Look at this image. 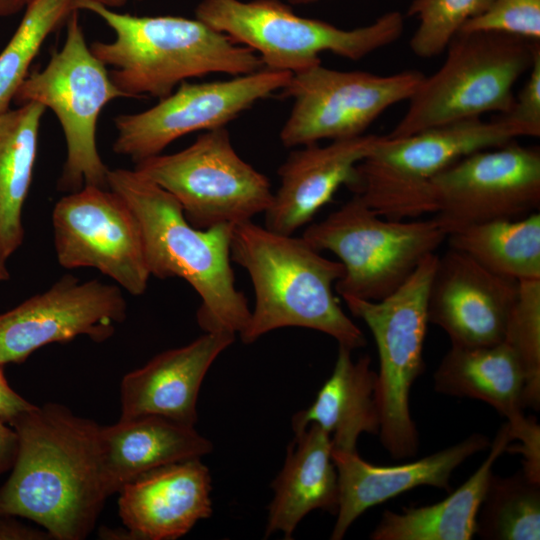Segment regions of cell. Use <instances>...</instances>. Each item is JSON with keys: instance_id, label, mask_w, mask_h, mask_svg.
I'll list each match as a JSON object with an SVG mask.
<instances>
[{"instance_id": "cell-1", "label": "cell", "mask_w": 540, "mask_h": 540, "mask_svg": "<svg viewBox=\"0 0 540 540\" xmlns=\"http://www.w3.org/2000/svg\"><path fill=\"white\" fill-rule=\"evenodd\" d=\"M9 425L18 451L0 488V514L32 520L52 539H85L111 496L101 425L57 403L34 406Z\"/></svg>"}, {"instance_id": "cell-2", "label": "cell", "mask_w": 540, "mask_h": 540, "mask_svg": "<svg viewBox=\"0 0 540 540\" xmlns=\"http://www.w3.org/2000/svg\"><path fill=\"white\" fill-rule=\"evenodd\" d=\"M107 184L139 223L150 275L181 278L193 287L201 298L196 317L204 332L240 335L251 309L231 267L233 225L195 228L171 194L135 170L109 169Z\"/></svg>"}, {"instance_id": "cell-3", "label": "cell", "mask_w": 540, "mask_h": 540, "mask_svg": "<svg viewBox=\"0 0 540 540\" xmlns=\"http://www.w3.org/2000/svg\"><path fill=\"white\" fill-rule=\"evenodd\" d=\"M230 257L248 272L255 293L249 324L240 334L244 344L275 329L302 327L327 334L352 351L366 345L334 294L342 263L324 257L303 237L252 220L238 223L232 227Z\"/></svg>"}, {"instance_id": "cell-4", "label": "cell", "mask_w": 540, "mask_h": 540, "mask_svg": "<svg viewBox=\"0 0 540 540\" xmlns=\"http://www.w3.org/2000/svg\"><path fill=\"white\" fill-rule=\"evenodd\" d=\"M78 10L100 17L114 32L110 42L91 43L125 97L168 96L190 78L211 73L234 76L264 67L250 48L201 20L179 16H135L92 0H76Z\"/></svg>"}, {"instance_id": "cell-5", "label": "cell", "mask_w": 540, "mask_h": 540, "mask_svg": "<svg viewBox=\"0 0 540 540\" xmlns=\"http://www.w3.org/2000/svg\"><path fill=\"white\" fill-rule=\"evenodd\" d=\"M539 135L540 130L501 114L490 121L450 122L404 138L383 136L355 166L346 187L390 220L435 213L431 181L437 174L475 152Z\"/></svg>"}, {"instance_id": "cell-6", "label": "cell", "mask_w": 540, "mask_h": 540, "mask_svg": "<svg viewBox=\"0 0 540 540\" xmlns=\"http://www.w3.org/2000/svg\"><path fill=\"white\" fill-rule=\"evenodd\" d=\"M539 42L498 32L459 31L445 49L442 66L424 76L407 112L386 137L404 138L488 112L509 113L513 87L530 69Z\"/></svg>"}, {"instance_id": "cell-7", "label": "cell", "mask_w": 540, "mask_h": 540, "mask_svg": "<svg viewBox=\"0 0 540 540\" xmlns=\"http://www.w3.org/2000/svg\"><path fill=\"white\" fill-rule=\"evenodd\" d=\"M195 16L253 50L265 68L291 74L320 64L319 55L327 51L358 61L394 43L404 29L398 11L346 30L298 16L279 0H201Z\"/></svg>"}, {"instance_id": "cell-8", "label": "cell", "mask_w": 540, "mask_h": 540, "mask_svg": "<svg viewBox=\"0 0 540 540\" xmlns=\"http://www.w3.org/2000/svg\"><path fill=\"white\" fill-rule=\"evenodd\" d=\"M62 47L46 66L28 73L14 100L37 102L57 117L66 143V159L57 187L71 193L86 185L109 188V168L96 143L98 118L103 108L125 95L112 82L107 67L92 53L79 21V10L66 21Z\"/></svg>"}, {"instance_id": "cell-9", "label": "cell", "mask_w": 540, "mask_h": 540, "mask_svg": "<svg viewBox=\"0 0 540 540\" xmlns=\"http://www.w3.org/2000/svg\"><path fill=\"white\" fill-rule=\"evenodd\" d=\"M437 260L435 253L426 256L399 288L381 300L342 297L375 340L379 356V436L382 446L394 459L414 456L419 447L409 402L411 387L425 369L428 294Z\"/></svg>"}, {"instance_id": "cell-10", "label": "cell", "mask_w": 540, "mask_h": 540, "mask_svg": "<svg viewBox=\"0 0 540 540\" xmlns=\"http://www.w3.org/2000/svg\"><path fill=\"white\" fill-rule=\"evenodd\" d=\"M302 237L318 251L339 258L344 273L334 287L340 296L378 301L399 288L447 233L434 217L390 220L353 195L309 225Z\"/></svg>"}, {"instance_id": "cell-11", "label": "cell", "mask_w": 540, "mask_h": 540, "mask_svg": "<svg viewBox=\"0 0 540 540\" xmlns=\"http://www.w3.org/2000/svg\"><path fill=\"white\" fill-rule=\"evenodd\" d=\"M134 170L171 194L198 229L251 221L273 198L268 178L239 156L225 127L179 152L143 159Z\"/></svg>"}, {"instance_id": "cell-12", "label": "cell", "mask_w": 540, "mask_h": 540, "mask_svg": "<svg viewBox=\"0 0 540 540\" xmlns=\"http://www.w3.org/2000/svg\"><path fill=\"white\" fill-rule=\"evenodd\" d=\"M424 76L416 70L386 76L339 71L321 63L293 73L282 90L293 106L280 140L292 148L361 136L385 110L409 100Z\"/></svg>"}, {"instance_id": "cell-13", "label": "cell", "mask_w": 540, "mask_h": 540, "mask_svg": "<svg viewBox=\"0 0 540 540\" xmlns=\"http://www.w3.org/2000/svg\"><path fill=\"white\" fill-rule=\"evenodd\" d=\"M291 75L263 68L223 81H184L151 108L114 117L112 149L135 163L159 155L184 135L225 127L256 102L282 91Z\"/></svg>"}, {"instance_id": "cell-14", "label": "cell", "mask_w": 540, "mask_h": 540, "mask_svg": "<svg viewBox=\"0 0 540 540\" xmlns=\"http://www.w3.org/2000/svg\"><path fill=\"white\" fill-rule=\"evenodd\" d=\"M58 263L91 267L134 296L151 277L139 223L125 200L110 188L86 185L57 201L52 211Z\"/></svg>"}, {"instance_id": "cell-15", "label": "cell", "mask_w": 540, "mask_h": 540, "mask_svg": "<svg viewBox=\"0 0 540 540\" xmlns=\"http://www.w3.org/2000/svg\"><path fill=\"white\" fill-rule=\"evenodd\" d=\"M434 218L447 236L468 226L516 219L540 206V151L512 141L463 157L431 181Z\"/></svg>"}, {"instance_id": "cell-16", "label": "cell", "mask_w": 540, "mask_h": 540, "mask_svg": "<svg viewBox=\"0 0 540 540\" xmlns=\"http://www.w3.org/2000/svg\"><path fill=\"white\" fill-rule=\"evenodd\" d=\"M122 289L97 279L67 274L43 293L0 314V365L21 363L34 351L77 336L110 338L126 319Z\"/></svg>"}, {"instance_id": "cell-17", "label": "cell", "mask_w": 540, "mask_h": 540, "mask_svg": "<svg viewBox=\"0 0 540 540\" xmlns=\"http://www.w3.org/2000/svg\"><path fill=\"white\" fill-rule=\"evenodd\" d=\"M519 281L486 269L449 248L437 260L428 294V322L444 330L452 346H492L504 340Z\"/></svg>"}, {"instance_id": "cell-18", "label": "cell", "mask_w": 540, "mask_h": 540, "mask_svg": "<svg viewBox=\"0 0 540 540\" xmlns=\"http://www.w3.org/2000/svg\"><path fill=\"white\" fill-rule=\"evenodd\" d=\"M489 439L473 433L464 440L417 461L374 465L357 451L333 450L338 475L339 504L332 540L342 539L355 520L367 509L419 486H432L451 492L453 471L474 454L489 448Z\"/></svg>"}, {"instance_id": "cell-19", "label": "cell", "mask_w": 540, "mask_h": 540, "mask_svg": "<svg viewBox=\"0 0 540 540\" xmlns=\"http://www.w3.org/2000/svg\"><path fill=\"white\" fill-rule=\"evenodd\" d=\"M211 476L200 458L164 466L118 491L119 515L132 539L175 540L212 514Z\"/></svg>"}, {"instance_id": "cell-20", "label": "cell", "mask_w": 540, "mask_h": 540, "mask_svg": "<svg viewBox=\"0 0 540 540\" xmlns=\"http://www.w3.org/2000/svg\"><path fill=\"white\" fill-rule=\"evenodd\" d=\"M235 336L205 332L189 344L163 351L127 373L121 382L120 418L155 415L194 426L202 382Z\"/></svg>"}, {"instance_id": "cell-21", "label": "cell", "mask_w": 540, "mask_h": 540, "mask_svg": "<svg viewBox=\"0 0 540 540\" xmlns=\"http://www.w3.org/2000/svg\"><path fill=\"white\" fill-rule=\"evenodd\" d=\"M380 137L363 134L292 151L278 169L281 182L264 213L265 227L292 235L311 222L338 188L349 183L355 166L372 152Z\"/></svg>"}, {"instance_id": "cell-22", "label": "cell", "mask_w": 540, "mask_h": 540, "mask_svg": "<svg viewBox=\"0 0 540 540\" xmlns=\"http://www.w3.org/2000/svg\"><path fill=\"white\" fill-rule=\"evenodd\" d=\"M284 465L272 483L265 536L281 532L285 539L310 512L337 513L338 475L330 435L316 424L293 429Z\"/></svg>"}, {"instance_id": "cell-23", "label": "cell", "mask_w": 540, "mask_h": 540, "mask_svg": "<svg viewBox=\"0 0 540 540\" xmlns=\"http://www.w3.org/2000/svg\"><path fill=\"white\" fill-rule=\"evenodd\" d=\"M100 442L110 495L145 473L213 450L194 426L155 415L120 418L101 426Z\"/></svg>"}, {"instance_id": "cell-24", "label": "cell", "mask_w": 540, "mask_h": 540, "mask_svg": "<svg viewBox=\"0 0 540 540\" xmlns=\"http://www.w3.org/2000/svg\"><path fill=\"white\" fill-rule=\"evenodd\" d=\"M352 350L339 345L330 377L324 382L313 403L292 418L293 429L316 424L327 432L333 450L355 452L363 433L380 431L377 397V373L368 355L353 360Z\"/></svg>"}, {"instance_id": "cell-25", "label": "cell", "mask_w": 540, "mask_h": 540, "mask_svg": "<svg viewBox=\"0 0 540 540\" xmlns=\"http://www.w3.org/2000/svg\"><path fill=\"white\" fill-rule=\"evenodd\" d=\"M433 382L438 393L487 403L506 417L511 430L527 420L523 412L525 372L504 341L482 347L451 345L434 373Z\"/></svg>"}, {"instance_id": "cell-26", "label": "cell", "mask_w": 540, "mask_h": 540, "mask_svg": "<svg viewBox=\"0 0 540 540\" xmlns=\"http://www.w3.org/2000/svg\"><path fill=\"white\" fill-rule=\"evenodd\" d=\"M513 441L510 425H501L481 466L442 501L401 512L385 510L370 534L373 540H470L496 460Z\"/></svg>"}, {"instance_id": "cell-27", "label": "cell", "mask_w": 540, "mask_h": 540, "mask_svg": "<svg viewBox=\"0 0 540 540\" xmlns=\"http://www.w3.org/2000/svg\"><path fill=\"white\" fill-rule=\"evenodd\" d=\"M46 108L27 102L0 114V260L22 244V208L37 158L38 136Z\"/></svg>"}, {"instance_id": "cell-28", "label": "cell", "mask_w": 540, "mask_h": 540, "mask_svg": "<svg viewBox=\"0 0 540 540\" xmlns=\"http://www.w3.org/2000/svg\"><path fill=\"white\" fill-rule=\"evenodd\" d=\"M449 248L473 258L501 276L517 281L540 280V214L499 219L449 234Z\"/></svg>"}, {"instance_id": "cell-29", "label": "cell", "mask_w": 540, "mask_h": 540, "mask_svg": "<svg viewBox=\"0 0 540 540\" xmlns=\"http://www.w3.org/2000/svg\"><path fill=\"white\" fill-rule=\"evenodd\" d=\"M476 533L489 540L540 539V483L522 470L509 477L491 474Z\"/></svg>"}, {"instance_id": "cell-30", "label": "cell", "mask_w": 540, "mask_h": 540, "mask_svg": "<svg viewBox=\"0 0 540 540\" xmlns=\"http://www.w3.org/2000/svg\"><path fill=\"white\" fill-rule=\"evenodd\" d=\"M75 10H78L76 0H34L27 6L16 31L0 53V114L9 109L45 40Z\"/></svg>"}, {"instance_id": "cell-31", "label": "cell", "mask_w": 540, "mask_h": 540, "mask_svg": "<svg viewBox=\"0 0 540 540\" xmlns=\"http://www.w3.org/2000/svg\"><path fill=\"white\" fill-rule=\"evenodd\" d=\"M526 377L524 406L540 407V280L519 281L518 296L508 318L505 337Z\"/></svg>"}, {"instance_id": "cell-32", "label": "cell", "mask_w": 540, "mask_h": 540, "mask_svg": "<svg viewBox=\"0 0 540 540\" xmlns=\"http://www.w3.org/2000/svg\"><path fill=\"white\" fill-rule=\"evenodd\" d=\"M493 0H413L407 10L418 27L409 45L418 57L430 58L445 51L465 23L482 14Z\"/></svg>"}, {"instance_id": "cell-33", "label": "cell", "mask_w": 540, "mask_h": 540, "mask_svg": "<svg viewBox=\"0 0 540 540\" xmlns=\"http://www.w3.org/2000/svg\"><path fill=\"white\" fill-rule=\"evenodd\" d=\"M460 31L498 32L540 41V0H493Z\"/></svg>"}, {"instance_id": "cell-34", "label": "cell", "mask_w": 540, "mask_h": 540, "mask_svg": "<svg viewBox=\"0 0 540 540\" xmlns=\"http://www.w3.org/2000/svg\"><path fill=\"white\" fill-rule=\"evenodd\" d=\"M529 78L507 115L540 130V42L534 49Z\"/></svg>"}, {"instance_id": "cell-35", "label": "cell", "mask_w": 540, "mask_h": 540, "mask_svg": "<svg viewBox=\"0 0 540 540\" xmlns=\"http://www.w3.org/2000/svg\"><path fill=\"white\" fill-rule=\"evenodd\" d=\"M34 406L9 386L2 365H0V419L9 424L17 416Z\"/></svg>"}, {"instance_id": "cell-36", "label": "cell", "mask_w": 540, "mask_h": 540, "mask_svg": "<svg viewBox=\"0 0 540 540\" xmlns=\"http://www.w3.org/2000/svg\"><path fill=\"white\" fill-rule=\"evenodd\" d=\"M48 540L52 539L44 529L28 527L14 519L11 515L0 514V540Z\"/></svg>"}, {"instance_id": "cell-37", "label": "cell", "mask_w": 540, "mask_h": 540, "mask_svg": "<svg viewBox=\"0 0 540 540\" xmlns=\"http://www.w3.org/2000/svg\"><path fill=\"white\" fill-rule=\"evenodd\" d=\"M6 424L0 419V474L12 468L18 451L17 433Z\"/></svg>"}, {"instance_id": "cell-38", "label": "cell", "mask_w": 540, "mask_h": 540, "mask_svg": "<svg viewBox=\"0 0 540 540\" xmlns=\"http://www.w3.org/2000/svg\"><path fill=\"white\" fill-rule=\"evenodd\" d=\"M34 0H0V17H7L25 10Z\"/></svg>"}, {"instance_id": "cell-39", "label": "cell", "mask_w": 540, "mask_h": 540, "mask_svg": "<svg viewBox=\"0 0 540 540\" xmlns=\"http://www.w3.org/2000/svg\"><path fill=\"white\" fill-rule=\"evenodd\" d=\"M108 8H120L126 5L129 0H92Z\"/></svg>"}, {"instance_id": "cell-40", "label": "cell", "mask_w": 540, "mask_h": 540, "mask_svg": "<svg viewBox=\"0 0 540 540\" xmlns=\"http://www.w3.org/2000/svg\"><path fill=\"white\" fill-rule=\"evenodd\" d=\"M9 278V272L5 266V262L0 260V282Z\"/></svg>"}, {"instance_id": "cell-41", "label": "cell", "mask_w": 540, "mask_h": 540, "mask_svg": "<svg viewBox=\"0 0 540 540\" xmlns=\"http://www.w3.org/2000/svg\"><path fill=\"white\" fill-rule=\"evenodd\" d=\"M290 3L292 4H296V5H304V4H310V3H313L317 0H288Z\"/></svg>"}, {"instance_id": "cell-42", "label": "cell", "mask_w": 540, "mask_h": 540, "mask_svg": "<svg viewBox=\"0 0 540 540\" xmlns=\"http://www.w3.org/2000/svg\"><path fill=\"white\" fill-rule=\"evenodd\" d=\"M137 1H142V0H137Z\"/></svg>"}]
</instances>
